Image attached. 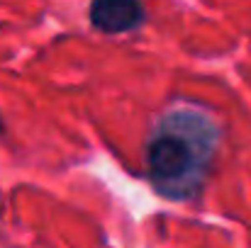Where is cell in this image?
<instances>
[{
    "label": "cell",
    "mask_w": 251,
    "mask_h": 248,
    "mask_svg": "<svg viewBox=\"0 0 251 248\" xmlns=\"http://www.w3.org/2000/svg\"><path fill=\"white\" fill-rule=\"evenodd\" d=\"M90 22L100 32H110V34L132 32L144 22L142 0H93Z\"/></svg>",
    "instance_id": "cell-2"
},
{
    "label": "cell",
    "mask_w": 251,
    "mask_h": 248,
    "mask_svg": "<svg viewBox=\"0 0 251 248\" xmlns=\"http://www.w3.org/2000/svg\"><path fill=\"white\" fill-rule=\"evenodd\" d=\"M220 127L215 117L198 107H176L154 124L144 158L149 180L166 200L195 197L215 163Z\"/></svg>",
    "instance_id": "cell-1"
}]
</instances>
